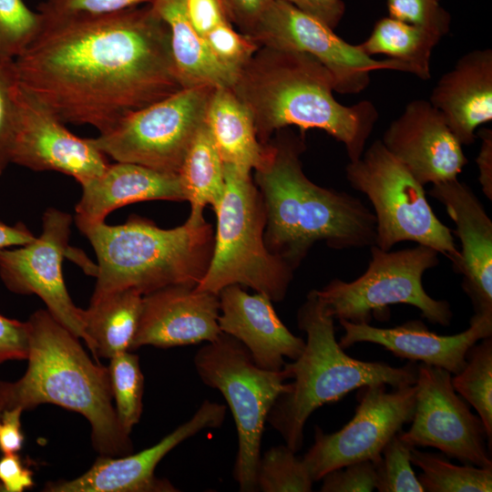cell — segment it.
<instances>
[{
	"label": "cell",
	"instance_id": "cell-34",
	"mask_svg": "<svg viewBox=\"0 0 492 492\" xmlns=\"http://www.w3.org/2000/svg\"><path fill=\"white\" fill-rule=\"evenodd\" d=\"M44 18L24 0H0V56L15 59L42 33Z\"/></svg>",
	"mask_w": 492,
	"mask_h": 492
},
{
	"label": "cell",
	"instance_id": "cell-14",
	"mask_svg": "<svg viewBox=\"0 0 492 492\" xmlns=\"http://www.w3.org/2000/svg\"><path fill=\"white\" fill-rule=\"evenodd\" d=\"M451 377L443 368L417 364L412 425L401 436L414 447H435L465 465L492 467L484 424L457 395Z\"/></svg>",
	"mask_w": 492,
	"mask_h": 492
},
{
	"label": "cell",
	"instance_id": "cell-6",
	"mask_svg": "<svg viewBox=\"0 0 492 492\" xmlns=\"http://www.w3.org/2000/svg\"><path fill=\"white\" fill-rule=\"evenodd\" d=\"M97 261L94 292L132 289L145 295L172 285L196 287L210 264L214 231L206 220H189L162 229L132 215L120 225L104 222L79 229Z\"/></svg>",
	"mask_w": 492,
	"mask_h": 492
},
{
	"label": "cell",
	"instance_id": "cell-38",
	"mask_svg": "<svg viewBox=\"0 0 492 492\" xmlns=\"http://www.w3.org/2000/svg\"><path fill=\"white\" fill-rule=\"evenodd\" d=\"M18 79L14 59L0 56V176L11 163Z\"/></svg>",
	"mask_w": 492,
	"mask_h": 492
},
{
	"label": "cell",
	"instance_id": "cell-23",
	"mask_svg": "<svg viewBox=\"0 0 492 492\" xmlns=\"http://www.w3.org/2000/svg\"><path fill=\"white\" fill-rule=\"evenodd\" d=\"M429 102L461 145H471L476 130L492 120V50L463 55L436 82Z\"/></svg>",
	"mask_w": 492,
	"mask_h": 492
},
{
	"label": "cell",
	"instance_id": "cell-18",
	"mask_svg": "<svg viewBox=\"0 0 492 492\" xmlns=\"http://www.w3.org/2000/svg\"><path fill=\"white\" fill-rule=\"evenodd\" d=\"M381 141L423 185L456 179L468 162L461 143L429 100L409 102Z\"/></svg>",
	"mask_w": 492,
	"mask_h": 492
},
{
	"label": "cell",
	"instance_id": "cell-3",
	"mask_svg": "<svg viewBox=\"0 0 492 492\" xmlns=\"http://www.w3.org/2000/svg\"><path fill=\"white\" fill-rule=\"evenodd\" d=\"M302 138L291 131L268 142L254 183L266 212L264 241L268 250L293 270L317 241L336 250L375 244V217L360 199L321 187L304 174Z\"/></svg>",
	"mask_w": 492,
	"mask_h": 492
},
{
	"label": "cell",
	"instance_id": "cell-19",
	"mask_svg": "<svg viewBox=\"0 0 492 492\" xmlns=\"http://www.w3.org/2000/svg\"><path fill=\"white\" fill-rule=\"evenodd\" d=\"M429 195L441 202L455 222L461 249L453 269L463 275L462 288L474 316L492 319V220L483 204L456 179L433 184Z\"/></svg>",
	"mask_w": 492,
	"mask_h": 492
},
{
	"label": "cell",
	"instance_id": "cell-27",
	"mask_svg": "<svg viewBox=\"0 0 492 492\" xmlns=\"http://www.w3.org/2000/svg\"><path fill=\"white\" fill-rule=\"evenodd\" d=\"M142 302L143 294L132 289L93 293L83 321L85 343L97 362L132 351Z\"/></svg>",
	"mask_w": 492,
	"mask_h": 492
},
{
	"label": "cell",
	"instance_id": "cell-30",
	"mask_svg": "<svg viewBox=\"0 0 492 492\" xmlns=\"http://www.w3.org/2000/svg\"><path fill=\"white\" fill-rule=\"evenodd\" d=\"M411 463L422 470L417 477L425 492H491L492 467L456 466L440 456L411 450Z\"/></svg>",
	"mask_w": 492,
	"mask_h": 492
},
{
	"label": "cell",
	"instance_id": "cell-24",
	"mask_svg": "<svg viewBox=\"0 0 492 492\" xmlns=\"http://www.w3.org/2000/svg\"><path fill=\"white\" fill-rule=\"evenodd\" d=\"M76 205L78 229L104 222L113 210L146 200H186L179 176L128 162L108 164L97 177L81 184Z\"/></svg>",
	"mask_w": 492,
	"mask_h": 492
},
{
	"label": "cell",
	"instance_id": "cell-37",
	"mask_svg": "<svg viewBox=\"0 0 492 492\" xmlns=\"http://www.w3.org/2000/svg\"><path fill=\"white\" fill-rule=\"evenodd\" d=\"M154 0H44L38 12L44 26L62 21L101 16L151 4Z\"/></svg>",
	"mask_w": 492,
	"mask_h": 492
},
{
	"label": "cell",
	"instance_id": "cell-29",
	"mask_svg": "<svg viewBox=\"0 0 492 492\" xmlns=\"http://www.w3.org/2000/svg\"><path fill=\"white\" fill-rule=\"evenodd\" d=\"M186 200L190 203L189 220L201 222L207 205L214 209L224 189V166L211 134L204 123L193 138L178 172Z\"/></svg>",
	"mask_w": 492,
	"mask_h": 492
},
{
	"label": "cell",
	"instance_id": "cell-1",
	"mask_svg": "<svg viewBox=\"0 0 492 492\" xmlns=\"http://www.w3.org/2000/svg\"><path fill=\"white\" fill-rule=\"evenodd\" d=\"M14 62L25 90L64 123L99 134L183 88L168 26L151 4L45 25Z\"/></svg>",
	"mask_w": 492,
	"mask_h": 492
},
{
	"label": "cell",
	"instance_id": "cell-7",
	"mask_svg": "<svg viewBox=\"0 0 492 492\" xmlns=\"http://www.w3.org/2000/svg\"><path fill=\"white\" fill-rule=\"evenodd\" d=\"M223 166L225 189L213 209L217 229L212 255L195 289L219 294L223 288L238 284L265 294L272 302H281L293 269L265 244V207L251 173Z\"/></svg>",
	"mask_w": 492,
	"mask_h": 492
},
{
	"label": "cell",
	"instance_id": "cell-5",
	"mask_svg": "<svg viewBox=\"0 0 492 492\" xmlns=\"http://www.w3.org/2000/svg\"><path fill=\"white\" fill-rule=\"evenodd\" d=\"M334 318L312 290L297 312L299 329L306 333L301 355L283 368L292 379L275 400L267 422L297 453L303 444V429L310 415L325 404L367 385L393 388L415 384L417 364L394 367L383 362H365L345 354L335 339Z\"/></svg>",
	"mask_w": 492,
	"mask_h": 492
},
{
	"label": "cell",
	"instance_id": "cell-39",
	"mask_svg": "<svg viewBox=\"0 0 492 492\" xmlns=\"http://www.w3.org/2000/svg\"><path fill=\"white\" fill-rule=\"evenodd\" d=\"M442 0H387L389 16L419 26L445 36L451 15L441 6Z\"/></svg>",
	"mask_w": 492,
	"mask_h": 492
},
{
	"label": "cell",
	"instance_id": "cell-40",
	"mask_svg": "<svg viewBox=\"0 0 492 492\" xmlns=\"http://www.w3.org/2000/svg\"><path fill=\"white\" fill-rule=\"evenodd\" d=\"M322 492H370L375 489L376 471L373 461L346 465L324 475Z\"/></svg>",
	"mask_w": 492,
	"mask_h": 492
},
{
	"label": "cell",
	"instance_id": "cell-49",
	"mask_svg": "<svg viewBox=\"0 0 492 492\" xmlns=\"http://www.w3.org/2000/svg\"><path fill=\"white\" fill-rule=\"evenodd\" d=\"M10 383L0 380V415L9 406Z\"/></svg>",
	"mask_w": 492,
	"mask_h": 492
},
{
	"label": "cell",
	"instance_id": "cell-28",
	"mask_svg": "<svg viewBox=\"0 0 492 492\" xmlns=\"http://www.w3.org/2000/svg\"><path fill=\"white\" fill-rule=\"evenodd\" d=\"M442 36L427 28L391 16L379 19L359 47L369 56H386L402 65L405 72L422 80L431 77V56Z\"/></svg>",
	"mask_w": 492,
	"mask_h": 492
},
{
	"label": "cell",
	"instance_id": "cell-8",
	"mask_svg": "<svg viewBox=\"0 0 492 492\" xmlns=\"http://www.w3.org/2000/svg\"><path fill=\"white\" fill-rule=\"evenodd\" d=\"M200 380L219 390L235 421L238 452L233 477L242 492L257 491L256 473L269 412L277 397L288 388L287 371L257 366L246 347L221 333L194 355Z\"/></svg>",
	"mask_w": 492,
	"mask_h": 492
},
{
	"label": "cell",
	"instance_id": "cell-48",
	"mask_svg": "<svg viewBox=\"0 0 492 492\" xmlns=\"http://www.w3.org/2000/svg\"><path fill=\"white\" fill-rule=\"evenodd\" d=\"M35 239L36 236L25 224L8 225L0 221V250L22 246Z\"/></svg>",
	"mask_w": 492,
	"mask_h": 492
},
{
	"label": "cell",
	"instance_id": "cell-12",
	"mask_svg": "<svg viewBox=\"0 0 492 492\" xmlns=\"http://www.w3.org/2000/svg\"><path fill=\"white\" fill-rule=\"evenodd\" d=\"M333 30L287 2L272 0L250 36L260 46L312 56L331 73L334 91L339 94H358L365 89L373 71L405 72L398 62L369 56Z\"/></svg>",
	"mask_w": 492,
	"mask_h": 492
},
{
	"label": "cell",
	"instance_id": "cell-10",
	"mask_svg": "<svg viewBox=\"0 0 492 492\" xmlns=\"http://www.w3.org/2000/svg\"><path fill=\"white\" fill-rule=\"evenodd\" d=\"M366 271L352 282L333 279L322 290L319 300L334 319L369 323L389 314V305L405 303L416 307L432 323L447 326L453 313L446 301L429 296L423 287L424 273L438 262V252L425 245L395 251L370 247Z\"/></svg>",
	"mask_w": 492,
	"mask_h": 492
},
{
	"label": "cell",
	"instance_id": "cell-45",
	"mask_svg": "<svg viewBox=\"0 0 492 492\" xmlns=\"http://www.w3.org/2000/svg\"><path fill=\"white\" fill-rule=\"evenodd\" d=\"M232 24L251 36L261 15L272 0H224Z\"/></svg>",
	"mask_w": 492,
	"mask_h": 492
},
{
	"label": "cell",
	"instance_id": "cell-4",
	"mask_svg": "<svg viewBox=\"0 0 492 492\" xmlns=\"http://www.w3.org/2000/svg\"><path fill=\"white\" fill-rule=\"evenodd\" d=\"M26 323L28 365L18 381L10 383L8 408L25 411L47 403L77 412L89 422L92 445L101 456L130 454L129 434L112 405L108 368L93 363L79 338L47 310L35 312Z\"/></svg>",
	"mask_w": 492,
	"mask_h": 492
},
{
	"label": "cell",
	"instance_id": "cell-2",
	"mask_svg": "<svg viewBox=\"0 0 492 492\" xmlns=\"http://www.w3.org/2000/svg\"><path fill=\"white\" fill-rule=\"evenodd\" d=\"M231 89L249 109L261 143L291 126L321 129L343 144L350 161L360 159L379 118L369 100L339 103L328 69L297 51L261 46Z\"/></svg>",
	"mask_w": 492,
	"mask_h": 492
},
{
	"label": "cell",
	"instance_id": "cell-15",
	"mask_svg": "<svg viewBox=\"0 0 492 492\" xmlns=\"http://www.w3.org/2000/svg\"><path fill=\"white\" fill-rule=\"evenodd\" d=\"M72 220L65 211L47 209L39 237L16 249L0 250V278L13 292L37 295L57 322L86 342L83 310L72 302L63 276Z\"/></svg>",
	"mask_w": 492,
	"mask_h": 492
},
{
	"label": "cell",
	"instance_id": "cell-20",
	"mask_svg": "<svg viewBox=\"0 0 492 492\" xmlns=\"http://www.w3.org/2000/svg\"><path fill=\"white\" fill-rule=\"evenodd\" d=\"M219 314V295L194 287L172 285L145 294L132 350L213 342L221 334Z\"/></svg>",
	"mask_w": 492,
	"mask_h": 492
},
{
	"label": "cell",
	"instance_id": "cell-41",
	"mask_svg": "<svg viewBox=\"0 0 492 492\" xmlns=\"http://www.w3.org/2000/svg\"><path fill=\"white\" fill-rule=\"evenodd\" d=\"M185 6L191 26L203 38L218 26L232 23L224 0H186Z\"/></svg>",
	"mask_w": 492,
	"mask_h": 492
},
{
	"label": "cell",
	"instance_id": "cell-31",
	"mask_svg": "<svg viewBox=\"0 0 492 492\" xmlns=\"http://www.w3.org/2000/svg\"><path fill=\"white\" fill-rule=\"evenodd\" d=\"M476 343L467 351L463 370L451 377L454 389L472 405L486 428L492 446V338Z\"/></svg>",
	"mask_w": 492,
	"mask_h": 492
},
{
	"label": "cell",
	"instance_id": "cell-11",
	"mask_svg": "<svg viewBox=\"0 0 492 492\" xmlns=\"http://www.w3.org/2000/svg\"><path fill=\"white\" fill-rule=\"evenodd\" d=\"M215 88L183 87L125 117L112 129L91 138L117 162L177 174L197 132L205 123Z\"/></svg>",
	"mask_w": 492,
	"mask_h": 492
},
{
	"label": "cell",
	"instance_id": "cell-47",
	"mask_svg": "<svg viewBox=\"0 0 492 492\" xmlns=\"http://www.w3.org/2000/svg\"><path fill=\"white\" fill-rule=\"evenodd\" d=\"M477 137L481 138V144L477 164L478 168V180L485 196L492 200V130L481 128Z\"/></svg>",
	"mask_w": 492,
	"mask_h": 492
},
{
	"label": "cell",
	"instance_id": "cell-44",
	"mask_svg": "<svg viewBox=\"0 0 492 492\" xmlns=\"http://www.w3.org/2000/svg\"><path fill=\"white\" fill-rule=\"evenodd\" d=\"M334 29L345 13L343 0H281Z\"/></svg>",
	"mask_w": 492,
	"mask_h": 492
},
{
	"label": "cell",
	"instance_id": "cell-13",
	"mask_svg": "<svg viewBox=\"0 0 492 492\" xmlns=\"http://www.w3.org/2000/svg\"><path fill=\"white\" fill-rule=\"evenodd\" d=\"M354 417L340 430L325 434L316 427L314 442L303 456L313 482L346 465L374 462L387 442L410 423L415 410V385L387 392L385 384L364 386Z\"/></svg>",
	"mask_w": 492,
	"mask_h": 492
},
{
	"label": "cell",
	"instance_id": "cell-25",
	"mask_svg": "<svg viewBox=\"0 0 492 492\" xmlns=\"http://www.w3.org/2000/svg\"><path fill=\"white\" fill-rule=\"evenodd\" d=\"M185 3L186 0L151 3L168 26L171 56L182 87L231 88L235 76L218 62L204 38L191 26Z\"/></svg>",
	"mask_w": 492,
	"mask_h": 492
},
{
	"label": "cell",
	"instance_id": "cell-46",
	"mask_svg": "<svg viewBox=\"0 0 492 492\" xmlns=\"http://www.w3.org/2000/svg\"><path fill=\"white\" fill-rule=\"evenodd\" d=\"M20 407L5 408L0 415V451L3 455L19 452L24 444Z\"/></svg>",
	"mask_w": 492,
	"mask_h": 492
},
{
	"label": "cell",
	"instance_id": "cell-17",
	"mask_svg": "<svg viewBox=\"0 0 492 492\" xmlns=\"http://www.w3.org/2000/svg\"><path fill=\"white\" fill-rule=\"evenodd\" d=\"M226 406L205 400L192 417L163 437L156 445L136 454L99 456L92 466L69 481L49 482L47 492H172L178 491L168 480L158 478L159 461L184 440L206 428L220 427Z\"/></svg>",
	"mask_w": 492,
	"mask_h": 492
},
{
	"label": "cell",
	"instance_id": "cell-21",
	"mask_svg": "<svg viewBox=\"0 0 492 492\" xmlns=\"http://www.w3.org/2000/svg\"><path fill=\"white\" fill-rule=\"evenodd\" d=\"M344 330L339 344L346 349L357 343L382 345L395 356L411 362L420 361L456 374L466 364L468 349L492 335V319L472 316L469 327L454 335H440L428 330L419 320L405 322L392 328H378L370 323L339 320Z\"/></svg>",
	"mask_w": 492,
	"mask_h": 492
},
{
	"label": "cell",
	"instance_id": "cell-36",
	"mask_svg": "<svg viewBox=\"0 0 492 492\" xmlns=\"http://www.w3.org/2000/svg\"><path fill=\"white\" fill-rule=\"evenodd\" d=\"M204 40L213 56L235 78L261 46L251 36L236 31L231 22L213 28L204 36Z\"/></svg>",
	"mask_w": 492,
	"mask_h": 492
},
{
	"label": "cell",
	"instance_id": "cell-9",
	"mask_svg": "<svg viewBox=\"0 0 492 492\" xmlns=\"http://www.w3.org/2000/svg\"><path fill=\"white\" fill-rule=\"evenodd\" d=\"M346 179L352 188L370 200L375 217V245L390 251L409 241L446 256L454 265L459 259L452 231L434 213L424 185L394 157L381 139L349 161Z\"/></svg>",
	"mask_w": 492,
	"mask_h": 492
},
{
	"label": "cell",
	"instance_id": "cell-26",
	"mask_svg": "<svg viewBox=\"0 0 492 492\" xmlns=\"http://www.w3.org/2000/svg\"><path fill=\"white\" fill-rule=\"evenodd\" d=\"M205 123L224 165L251 173L263 163L268 143L260 142L249 109L231 88L213 90Z\"/></svg>",
	"mask_w": 492,
	"mask_h": 492
},
{
	"label": "cell",
	"instance_id": "cell-43",
	"mask_svg": "<svg viewBox=\"0 0 492 492\" xmlns=\"http://www.w3.org/2000/svg\"><path fill=\"white\" fill-rule=\"evenodd\" d=\"M33 476L16 453L0 458V491L23 492L34 487Z\"/></svg>",
	"mask_w": 492,
	"mask_h": 492
},
{
	"label": "cell",
	"instance_id": "cell-33",
	"mask_svg": "<svg viewBox=\"0 0 492 492\" xmlns=\"http://www.w3.org/2000/svg\"><path fill=\"white\" fill-rule=\"evenodd\" d=\"M286 445L272 446L260 457L256 483L262 492H310L313 480L302 458Z\"/></svg>",
	"mask_w": 492,
	"mask_h": 492
},
{
	"label": "cell",
	"instance_id": "cell-22",
	"mask_svg": "<svg viewBox=\"0 0 492 492\" xmlns=\"http://www.w3.org/2000/svg\"><path fill=\"white\" fill-rule=\"evenodd\" d=\"M218 295L221 333L241 342L257 366L280 371L285 357L293 361L301 355L305 341L288 330L268 296L250 294L238 284L223 288Z\"/></svg>",
	"mask_w": 492,
	"mask_h": 492
},
{
	"label": "cell",
	"instance_id": "cell-42",
	"mask_svg": "<svg viewBox=\"0 0 492 492\" xmlns=\"http://www.w3.org/2000/svg\"><path fill=\"white\" fill-rule=\"evenodd\" d=\"M28 354L26 322L0 314V364L10 360H25Z\"/></svg>",
	"mask_w": 492,
	"mask_h": 492
},
{
	"label": "cell",
	"instance_id": "cell-16",
	"mask_svg": "<svg viewBox=\"0 0 492 492\" xmlns=\"http://www.w3.org/2000/svg\"><path fill=\"white\" fill-rule=\"evenodd\" d=\"M11 163L35 171H57L71 176L80 185L99 176L109 164L91 138L70 132L19 82Z\"/></svg>",
	"mask_w": 492,
	"mask_h": 492
},
{
	"label": "cell",
	"instance_id": "cell-32",
	"mask_svg": "<svg viewBox=\"0 0 492 492\" xmlns=\"http://www.w3.org/2000/svg\"><path fill=\"white\" fill-rule=\"evenodd\" d=\"M109 360L108 368L117 417L123 430L130 434L143 410L144 376L138 356L127 351Z\"/></svg>",
	"mask_w": 492,
	"mask_h": 492
},
{
	"label": "cell",
	"instance_id": "cell-35",
	"mask_svg": "<svg viewBox=\"0 0 492 492\" xmlns=\"http://www.w3.org/2000/svg\"><path fill=\"white\" fill-rule=\"evenodd\" d=\"M414 446L401 436V431L384 446L377 460L375 488L379 492H425L411 463Z\"/></svg>",
	"mask_w": 492,
	"mask_h": 492
}]
</instances>
